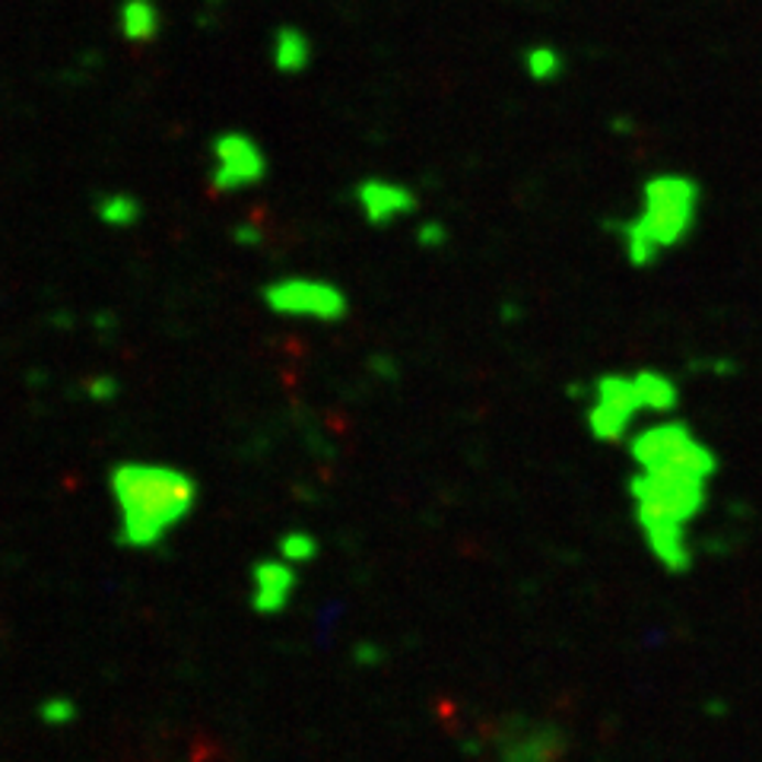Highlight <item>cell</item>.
I'll return each mask as SVG.
<instances>
[{"label": "cell", "instance_id": "7a4b0ae2", "mask_svg": "<svg viewBox=\"0 0 762 762\" xmlns=\"http://www.w3.org/2000/svg\"><path fill=\"white\" fill-rule=\"evenodd\" d=\"M111 499L118 509V541L131 549L163 544L197 505V483L165 464L124 461L111 470Z\"/></svg>", "mask_w": 762, "mask_h": 762}, {"label": "cell", "instance_id": "30bf717a", "mask_svg": "<svg viewBox=\"0 0 762 762\" xmlns=\"http://www.w3.org/2000/svg\"><path fill=\"white\" fill-rule=\"evenodd\" d=\"M118 29L131 45H150L160 39L163 17L156 0H121L118 7Z\"/></svg>", "mask_w": 762, "mask_h": 762}, {"label": "cell", "instance_id": "6da1fadb", "mask_svg": "<svg viewBox=\"0 0 762 762\" xmlns=\"http://www.w3.org/2000/svg\"><path fill=\"white\" fill-rule=\"evenodd\" d=\"M635 477L629 492L635 502V524L667 572L689 569V524L703 512L708 480L715 477V455L681 420H664L629 438Z\"/></svg>", "mask_w": 762, "mask_h": 762}, {"label": "cell", "instance_id": "ba28073f", "mask_svg": "<svg viewBox=\"0 0 762 762\" xmlns=\"http://www.w3.org/2000/svg\"><path fill=\"white\" fill-rule=\"evenodd\" d=\"M356 204L369 226L384 229L416 210V194L407 185H398L388 178H366L356 185Z\"/></svg>", "mask_w": 762, "mask_h": 762}, {"label": "cell", "instance_id": "7c38bea8", "mask_svg": "<svg viewBox=\"0 0 762 762\" xmlns=\"http://www.w3.org/2000/svg\"><path fill=\"white\" fill-rule=\"evenodd\" d=\"M96 214L102 217V222H109L115 229H128V226H134L137 219H140V204H137L131 194L111 190V194L99 197Z\"/></svg>", "mask_w": 762, "mask_h": 762}, {"label": "cell", "instance_id": "277c9868", "mask_svg": "<svg viewBox=\"0 0 762 762\" xmlns=\"http://www.w3.org/2000/svg\"><path fill=\"white\" fill-rule=\"evenodd\" d=\"M569 737L553 721L527 715H502L490 731V750L496 762H559Z\"/></svg>", "mask_w": 762, "mask_h": 762}, {"label": "cell", "instance_id": "8fae6325", "mask_svg": "<svg viewBox=\"0 0 762 762\" xmlns=\"http://www.w3.org/2000/svg\"><path fill=\"white\" fill-rule=\"evenodd\" d=\"M273 67L286 77H300L312 64V39L300 26H280L271 42Z\"/></svg>", "mask_w": 762, "mask_h": 762}, {"label": "cell", "instance_id": "8992f818", "mask_svg": "<svg viewBox=\"0 0 762 762\" xmlns=\"http://www.w3.org/2000/svg\"><path fill=\"white\" fill-rule=\"evenodd\" d=\"M264 302L276 315L286 318H312V322H340L350 312V300L337 283L286 276L264 286Z\"/></svg>", "mask_w": 762, "mask_h": 762}, {"label": "cell", "instance_id": "52a82bcc", "mask_svg": "<svg viewBox=\"0 0 762 762\" xmlns=\"http://www.w3.org/2000/svg\"><path fill=\"white\" fill-rule=\"evenodd\" d=\"M210 156H214L210 185L219 194L246 190L268 175V156H264L261 143L242 131H222V134L214 137Z\"/></svg>", "mask_w": 762, "mask_h": 762}, {"label": "cell", "instance_id": "5b68a950", "mask_svg": "<svg viewBox=\"0 0 762 762\" xmlns=\"http://www.w3.org/2000/svg\"><path fill=\"white\" fill-rule=\"evenodd\" d=\"M642 410H649V404L642 394L639 372L635 375H620V372L600 375L595 381V398L588 407V429L600 442H620L632 433V423L639 420Z\"/></svg>", "mask_w": 762, "mask_h": 762}, {"label": "cell", "instance_id": "9a60e30c", "mask_svg": "<svg viewBox=\"0 0 762 762\" xmlns=\"http://www.w3.org/2000/svg\"><path fill=\"white\" fill-rule=\"evenodd\" d=\"M423 242H442V226H423Z\"/></svg>", "mask_w": 762, "mask_h": 762}, {"label": "cell", "instance_id": "5bb4252c", "mask_svg": "<svg viewBox=\"0 0 762 762\" xmlns=\"http://www.w3.org/2000/svg\"><path fill=\"white\" fill-rule=\"evenodd\" d=\"M315 541L308 537V534H290L283 544H280V553H283V559H290V563H302V559H312L315 556Z\"/></svg>", "mask_w": 762, "mask_h": 762}, {"label": "cell", "instance_id": "3957f363", "mask_svg": "<svg viewBox=\"0 0 762 762\" xmlns=\"http://www.w3.org/2000/svg\"><path fill=\"white\" fill-rule=\"evenodd\" d=\"M642 197V217L617 222V232L635 268H649L661 251L677 248L689 236L699 210V185L689 175H654L645 182Z\"/></svg>", "mask_w": 762, "mask_h": 762}, {"label": "cell", "instance_id": "9c48e42d", "mask_svg": "<svg viewBox=\"0 0 762 762\" xmlns=\"http://www.w3.org/2000/svg\"><path fill=\"white\" fill-rule=\"evenodd\" d=\"M296 591V572L286 559H264L254 566V610L258 613H276L283 610Z\"/></svg>", "mask_w": 762, "mask_h": 762}, {"label": "cell", "instance_id": "4fadbf2b", "mask_svg": "<svg viewBox=\"0 0 762 762\" xmlns=\"http://www.w3.org/2000/svg\"><path fill=\"white\" fill-rule=\"evenodd\" d=\"M524 70H527L531 80L537 83L556 80L563 74V55L556 48H549V45H534V48L524 52Z\"/></svg>", "mask_w": 762, "mask_h": 762}]
</instances>
